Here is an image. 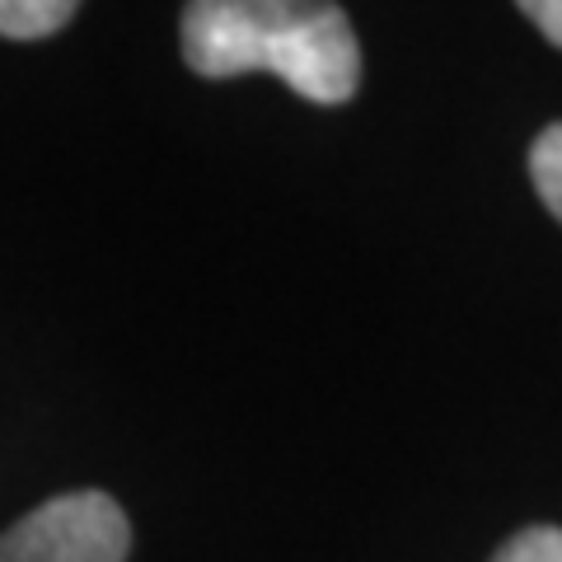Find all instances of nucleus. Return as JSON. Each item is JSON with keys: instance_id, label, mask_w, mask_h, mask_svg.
<instances>
[{"instance_id": "obj_1", "label": "nucleus", "mask_w": 562, "mask_h": 562, "mask_svg": "<svg viewBox=\"0 0 562 562\" xmlns=\"http://www.w3.org/2000/svg\"><path fill=\"white\" fill-rule=\"evenodd\" d=\"M179 38L183 61L206 80L268 70L310 103H347L361 85V47L342 5L192 0Z\"/></svg>"}, {"instance_id": "obj_2", "label": "nucleus", "mask_w": 562, "mask_h": 562, "mask_svg": "<svg viewBox=\"0 0 562 562\" xmlns=\"http://www.w3.org/2000/svg\"><path fill=\"white\" fill-rule=\"evenodd\" d=\"M132 525L109 492H61L0 535V562H127Z\"/></svg>"}, {"instance_id": "obj_3", "label": "nucleus", "mask_w": 562, "mask_h": 562, "mask_svg": "<svg viewBox=\"0 0 562 562\" xmlns=\"http://www.w3.org/2000/svg\"><path fill=\"white\" fill-rule=\"evenodd\" d=\"M70 20H76L70 0H0V38H14V43L52 38Z\"/></svg>"}, {"instance_id": "obj_4", "label": "nucleus", "mask_w": 562, "mask_h": 562, "mask_svg": "<svg viewBox=\"0 0 562 562\" xmlns=\"http://www.w3.org/2000/svg\"><path fill=\"white\" fill-rule=\"evenodd\" d=\"M530 179L539 202L553 211V221H562V122L543 127L530 146Z\"/></svg>"}, {"instance_id": "obj_5", "label": "nucleus", "mask_w": 562, "mask_h": 562, "mask_svg": "<svg viewBox=\"0 0 562 562\" xmlns=\"http://www.w3.org/2000/svg\"><path fill=\"white\" fill-rule=\"evenodd\" d=\"M492 562H562V530L558 525H525L497 549Z\"/></svg>"}, {"instance_id": "obj_6", "label": "nucleus", "mask_w": 562, "mask_h": 562, "mask_svg": "<svg viewBox=\"0 0 562 562\" xmlns=\"http://www.w3.org/2000/svg\"><path fill=\"white\" fill-rule=\"evenodd\" d=\"M520 14L530 20L553 47H562V0H525Z\"/></svg>"}]
</instances>
